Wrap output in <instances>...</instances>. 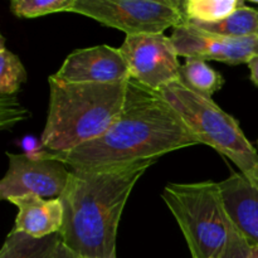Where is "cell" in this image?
Instances as JSON below:
<instances>
[{"label":"cell","mask_w":258,"mask_h":258,"mask_svg":"<svg viewBox=\"0 0 258 258\" xmlns=\"http://www.w3.org/2000/svg\"><path fill=\"white\" fill-rule=\"evenodd\" d=\"M201 144L183 118L156 91L128 81L122 111L96 140L57 159L71 170H106L156 160Z\"/></svg>","instance_id":"1"},{"label":"cell","mask_w":258,"mask_h":258,"mask_svg":"<svg viewBox=\"0 0 258 258\" xmlns=\"http://www.w3.org/2000/svg\"><path fill=\"white\" fill-rule=\"evenodd\" d=\"M156 160L106 170H72L59 199L64 208L60 241L78 258H116V237L125 204Z\"/></svg>","instance_id":"2"},{"label":"cell","mask_w":258,"mask_h":258,"mask_svg":"<svg viewBox=\"0 0 258 258\" xmlns=\"http://www.w3.org/2000/svg\"><path fill=\"white\" fill-rule=\"evenodd\" d=\"M49 107L40 145L32 156L57 159L96 140L122 111L128 82L67 83L48 78Z\"/></svg>","instance_id":"3"},{"label":"cell","mask_w":258,"mask_h":258,"mask_svg":"<svg viewBox=\"0 0 258 258\" xmlns=\"http://www.w3.org/2000/svg\"><path fill=\"white\" fill-rule=\"evenodd\" d=\"M159 93L183 118L201 144L228 158L258 188V153L233 116L222 110L213 100L202 97L179 81L163 86Z\"/></svg>","instance_id":"4"},{"label":"cell","mask_w":258,"mask_h":258,"mask_svg":"<svg viewBox=\"0 0 258 258\" xmlns=\"http://www.w3.org/2000/svg\"><path fill=\"white\" fill-rule=\"evenodd\" d=\"M161 198L178 222L191 257H221L229 229L219 183H168Z\"/></svg>","instance_id":"5"},{"label":"cell","mask_w":258,"mask_h":258,"mask_svg":"<svg viewBox=\"0 0 258 258\" xmlns=\"http://www.w3.org/2000/svg\"><path fill=\"white\" fill-rule=\"evenodd\" d=\"M180 0H76L71 13L85 15L126 35L164 34L185 24Z\"/></svg>","instance_id":"6"},{"label":"cell","mask_w":258,"mask_h":258,"mask_svg":"<svg viewBox=\"0 0 258 258\" xmlns=\"http://www.w3.org/2000/svg\"><path fill=\"white\" fill-rule=\"evenodd\" d=\"M131 80L159 92L163 86L180 80L181 64L170 37L164 34L126 35L120 48Z\"/></svg>","instance_id":"7"},{"label":"cell","mask_w":258,"mask_h":258,"mask_svg":"<svg viewBox=\"0 0 258 258\" xmlns=\"http://www.w3.org/2000/svg\"><path fill=\"white\" fill-rule=\"evenodd\" d=\"M9 168L0 181V199L33 196L44 199L59 198L70 180L71 170L62 161L7 153Z\"/></svg>","instance_id":"8"},{"label":"cell","mask_w":258,"mask_h":258,"mask_svg":"<svg viewBox=\"0 0 258 258\" xmlns=\"http://www.w3.org/2000/svg\"><path fill=\"white\" fill-rule=\"evenodd\" d=\"M179 57L217 60L229 66L247 63L258 55V35L231 38L213 34L185 23L174 28L170 37Z\"/></svg>","instance_id":"9"},{"label":"cell","mask_w":258,"mask_h":258,"mask_svg":"<svg viewBox=\"0 0 258 258\" xmlns=\"http://www.w3.org/2000/svg\"><path fill=\"white\" fill-rule=\"evenodd\" d=\"M53 77L67 83H116L131 80L127 62L120 49L106 44L76 49Z\"/></svg>","instance_id":"10"},{"label":"cell","mask_w":258,"mask_h":258,"mask_svg":"<svg viewBox=\"0 0 258 258\" xmlns=\"http://www.w3.org/2000/svg\"><path fill=\"white\" fill-rule=\"evenodd\" d=\"M227 216L249 246H258V188L242 173L219 183Z\"/></svg>","instance_id":"11"},{"label":"cell","mask_w":258,"mask_h":258,"mask_svg":"<svg viewBox=\"0 0 258 258\" xmlns=\"http://www.w3.org/2000/svg\"><path fill=\"white\" fill-rule=\"evenodd\" d=\"M8 202L18 208L13 232H22L34 238L59 233L64 218V208L59 198L44 199L28 194Z\"/></svg>","instance_id":"12"},{"label":"cell","mask_w":258,"mask_h":258,"mask_svg":"<svg viewBox=\"0 0 258 258\" xmlns=\"http://www.w3.org/2000/svg\"><path fill=\"white\" fill-rule=\"evenodd\" d=\"M59 233L34 238L22 232H10L5 238L0 258H53L60 244Z\"/></svg>","instance_id":"13"},{"label":"cell","mask_w":258,"mask_h":258,"mask_svg":"<svg viewBox=\"0 0 258 258\" xmlns=\"http://www.w3.org/2000/svg\"><path fill=\"white\" fill-rule=\"evenodd\" d=\"M179 82L202 97L213 100L214 93L224 86V77L206 60L185 58V63L180 67Z\"/></svg>","instance_id":"14"},{"label":"cell","mask_w":258,"mask_h":258,"mask_svg":"<svg viewBox=\"0 0 258 258\" xmlns=\"http://www.w3.org/2000/svg\"><path fill=\"white\" fill-rule=\"evenodd\" d=\"M191 25L223 37L244 38L258 35V9L243 5L221 22Z\"/></svg>","instance_id":"15"},{"label":"cell","mask_w":258,"mask_h":258,"mask_svg":"<svg viewBox=\"0 0 258 258\" xmlns=\"http://www.w3.org/2000/svg\"><path fill=\"white\" fill-rule=\"evenodd\" d=\"M243 5V0H185L183 7L188 24H209L226 19Z\"/></svg>","instance_id":"16"},{"label":"cell","mask_w":258,"mask_h":258,"mask_svg":"<svg viewBox=\"0 0 258 258\" xmlns=\"http://www.w3.org/2000/svg\"><path fill=\"white\" fill-rule=\"evenodd\" d=\"M24 82H27V71L22 60L8 49L5 38L0 35V95L14 97Z\"/></svg>","instance_id":"17"},{"label":"cell","mask_w":258,"mask_h":258,"mask_svg":"<svg viewBox=\"0 0 258 258\" xmlns=\"http://www.w3.org/2000/svg\"><path fill=\"white\" fill-rule=\"evenodd\" d=\"M76 0H13L10 10L18 18H38L53 13L71 12Z\"/></svg>","instance_id":"18"},{"label":"cell","mask_w":258,"mask_h":258,"mask_svg":"<svg viewBox=\"0 0 258 258\" xmlns=\"http://www.w3.org/2000/svg\"><path fill=\"white\" fill-rule=\"evenodd\" d=\"M228 229L229 237L228 243L226 249L219 258H251V248L248 242L246 241L243 236L237 231L234 224L228 217Z\"/></svg>","instance_id":"19"},{"label":"cell","mask_w":258,"mask_h":258,"mask_svg":"<svg viewBox=\"0 0 258 258\" xmlns=\"http://www.w3.org/2000/svg\"><path fill=\"white\" fill-rule=\"evenodd\" d=\"M248 68H249V72H251L249 78H251L252 83L258 87V55H256V57H253L251 60H249Z\"/></svg>","instance_id":"20"},{"label":"cell","mask_w":258,"mask_h":258,"mask_svg":"<svg viewBox=\"0 0 258 258\" xmlns=\"http://www.w3.org/2000/svg\"><path fill=\"white\" fill-rule=\"evenodd\" d=\"M53 258H78V257H76L70 249L66 248V247L62 244V242H60L59 247H58L57 252H55L54 257Z\"/></svg>","instance_id":"21"},{"label":"cell","mask_w":258,"mask_h":258,"mask_svg":"<svg viewBox=\"0 0 258 258\" xmlns=\"http://www.w3.org/2000/svg\"><path fill=\"white\" fill-rule=\"evenodd\" d=\"M251 258H258V246H253L251 248Z\"/></svg>","instance_id":"22"},{"label":"cell","mask_w":258,"mask_h":258,"mask_svg":"<svg viewBox=\"0 0 258 258\" xmlns=\"http://www.w3.org/2000/svg\"><path fill=\"white\" fill-rule=\"evenodd\" d=\"M257 146H258V141H257Z\"/></svg>","instance_id":"23"}]
</instances>
